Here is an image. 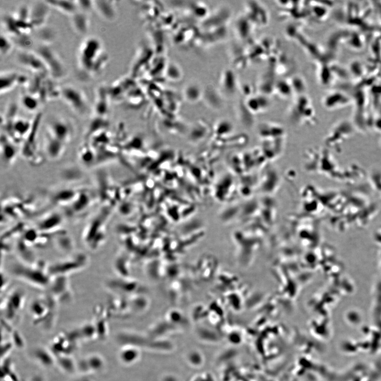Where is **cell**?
<instances>
[{"label":"cell","instance_id":"1","mask_svg":"<svg viewBox=\"0 0 381 381\" xmlns=\"http://www.w3.org/2000/svg\"><path fill=\"white\" fill-rule=\"evenodd\" d=\"M78 55L80 72L89 78L100 74L108 61L102 41L94 36L86 37L81 42Z\"/></svg>","mask_w":381,"mask_h":381},{"label":"cell","instance_id":"2","mask_svg":"<svg viewBox=\"0 0 381 381\" xmlns=\"http://www.w3.org/2000/svg\"><path fill=\"white\" fill-rule=\"evenodd\" d=\"M12 271L15 277L32 287L47 290L49 286L51 277L48 264L44 262L38 261L26 263L21 261L13 265Z\"/></svg>","mask_w":381,"mask_h":381},{"label":"cell","instance_id":"3","mask_svg":"<svg viewBox=\"0 0 381 381\" xmlns=\"http://www.w3.org/2000/svg\"><path fill=\"white\" fill-rule=\"evenodd\" d=\"M59 302L49 293L38 296L31 302L29 312L35 323H52L57 313Z\"/></svg>","mask_w":381,"mask_h":381},{"label":"cell","instance_id":"4","mask_svg":"<svg viewBox=\"0 0 381 381\" xmlns=\"http://www.w3.org/2000/svg\"><path fill=\"white\" fill-rule=\"evenodd\" d=\"M107 213L105 210L101 211L87 225L83 232L82 240L92 250L100 248L105 241V223Z\"/></svg>","mask_w":381,"mask_h":381},{"label":"cell","instance_id":"5","mask_svg":"<svg viewBox=\"0 0 381 381\" xmlns=\"http://www.w3.org/2000/svg\"><path fill=\"white\" fill-rule=\"evenodd\" d=\"M89 259L85 254L79 253L68 256L57 262L48 264L51 277L71 275L84 269L88 265Z\"/></svg>","mask_w":381,"mask_h":381},{"label":"cell","instance_id":"6","mask_svg":"<svg viewBox=\"0 0 381 381\" xmlns=\"http://www.w3.org/2000/svg\"><path fill=\"white\" fill-rule=\"evenodd\" d=\"M44 62L50 77L60 81L67 75V70L57 52L47 43H41L35 50Z\"/></svg>","mask_w":381,"mask_h":381},{"label":"cell","instance_id":"7","mask_svg":"<svg viewBox=\"0 0 381 381\" xmlns=\"http://www.w3.org/2000/svg\"><path fill=\"white\" fill-rule=\"evenodd\" d=\"M41 114L39 113L35 117L32 129L25 139L22 154L31 164L38 165L43 160V156L39 150L37 144V135L40 125Z\"/></svg>","mask_w":381,"mask_h":381},{"label":"cell","instance_id":"8","mask_svg":"<svg viewBox=\"0 0 381 381\" xmlns=\"http://www.w3.org/2000/svg\"><path fill=\"white\" fill-rule=\"evenodd\" d=\"M26 295L23 290L17 289L9 292L2 301V310L8 320H14L23 310L26 303Z\"/></svg>","mask_w":381,"mask_h":381},{"label":"cell","instance_id":"9","mask_svg":"<svg viewBox=\"0 0 381 381\" xmlns=\"http://www.w3.org/2000/svg\"><path fill=\"white\" fill-rule=\"evenodd\" d=\"M61 97L76 113L84 114L88 110V103L85 94L74 86L68 85L62 87Z\"/></svg>","mask_w":381,"mask_h":381},{"label":"cell","instance_id":"10","mask_svg":"<svg viewBox=\"0 0 381 381\" xmlns=\"http://www.w3.org/2000/svg\"><path fill=\"white\" fill-rule=\"evenodd\" d=\"M69 278L65 276L51 277L47 292L59 303L68 302L72 299L73 292Z\"/></svg>","mask_w":381,"mask_h":381},{"label":"cell","instance_id":"11","mask_svg":"<svg viewBox=\"0 0 381 381\" xmlns=\"http://www.w3.org/2000/svg\"><path fill=\"white\" fill-rule=\"evenodd\" d=\"M17 60L22 67L34 74H48L44 62L35 51L21 50L17 53Z\"/></svg>","mask_w":381,"mask_h":381},{"label":"cell","instance_id":"12","mask_svg":"<svg viewBox=\"0 0 381 381\" xmlns=\"http://www.w3.org/2000/svg\"><path fill=\"white\" fill-rule=\"evenodd\" d=\"M47 133L67 145L73 137L71 125L64 119H53L48 125Z\"/></svg>","mask_w":381,"mask_h":381},{"label":"cell","instance_id":"13","mask_svg":"<svg viewBox=\"0 0 381 381\" xmlns=\"http://www.w3.org/2000/svg\"><path fill=\"white\" fill-rule=\"evenodd\" d=\"M51 8L46 0L30 6V21L35 29L45 26Z\"/></svg>","mask_w":381,"mask_h":381},{"label":"cell","instance_id":"14","mask_svg":"<svg viewBox=\"0 0 381 381\" xmlns=\"http://www.w3.org/2000/svg\"><path fill=\"white\" fill-rule=\"evenodd\" d=\"M30 78L15 71L2 72L0 74V93L5 94L19 85H27Z\"/></svg>","mask_w":381,"mask_h":381},{"label":"cell","instance_id":"15","mask_svg":"<svg viewBox=\"0 0 381 381\" xmlns=\"http://www.w3.org/2000/svg\"><path fill=\"white\" fill-rule=\"evenodd\" d=\"M63 217L59 213H51L42 217L37 224V230L43 233L57 234L61 231Z\"/></svg>","mask_w":381,"mask_h":381},{"label":"cell","instance_id":"16","mask_svg":"<svg viewBox=\"0 0 381 381\" xmlns=\"http://www.w3.org/2000/svg\"><path fill=\"white\" fill-rule=\"evenodd\" d=\"M93 202L91 193L86 190H80L77 197L67 206V212L70 216L80 214L89 209Z\"/></svg>","mask_w":381,"mask_h":381},{"label":"cell","instance_id":"17","mask_svg":"<svg viewBox=\"0 0 381 381\" xmlns=\"http://www.w3.org/2000/svg\"><path fill=\"white\" fill-rule=\"evenodd\" d=\"M66 144L46 132L44 147L49 158L58 160L62 157L66 151Z\"/></svg>","mask_w":381,"mask_h":381},{"label":"cell","instance_id":"18","mask_svg":"<svg viewBox=\"0 0 381 381\" xmlns=\"http://www.w3.org/2000/svg\"><path fill=\"white\" fill-rule=\"evenodd\" d=\"M104 366L102 358L97 354H92L82 359L77 364V368L84 374L97 373Z\"/></svg>","mask_w":381,"mask_h":381},{"label":"cell","instance_id":"19","mask_svg":"<svg viewBox=\"0 0 381 381\" xmlns=\"http://www.w3.org/2000/svg\"><path fill=\"white\" fill-rule=\"evenodd\" d=\"M80 190L72 188H65L54 192L51 201L54 204L68 206L77 197Z\"/></svg>","mask_w":381,"mask_h":381},{"label":"cell","instance_id":"20","mask_svg":"<svg viewBox=\"0 0 381 381\" xmlns=\"http://www.w3.org/2000/svg\"><path fill=\"white\" fill-rule=\"evenodd\" d=\"M1 152L3 159L7 165L12 164L17 156V148L14 141L6 135L2 136Z\"/></svg>","mask_w":381,"mask_h":381},{"label":"cell","instance_id":"21","mask_svg":"<svg viewBox=\"0 0 381 381\" xmlns=\"http://www.w3.org/2000/svg\"><path fill=\"white\" fill-rule=\"evenodd\" d=\"M72 25L75 31L80 35L88 33L90 27V20L87 13L79 10L72 16Z\"/></svg>","mask_w":381,"mask_h":381},{"label":"cell","instance_id":"22","mask_svg":"<svg viewBox=\"0 0 381 381\" xmlns=\"http://www.w3.org/2000/svg\"><path fill=\"white\" fill-rule=\"evenodd\" d=\"M108 96L107 90L103 86H101L97 89L94 104L95 116L105 117L107 112Z\"/></svg>","mask_w":381,"mask_h":381},{"label":"cell","instance_id":"23","mask_svg":"<svg viewBox=\"0 0 381 381\" xmlns=\"http://www.w3.org/2000/svg\"><path fill=\"white\" fill-rule=\"evenodd\" d=\"M114 3L107 0H94V9L102 18L111 20L116 15Z\"/></svg>","mask_w":381,"mask_h":381},{"label":"cell","instance_id":"24","mask_svg":"<svg viewBox=\"0 0 381 381\" xmlns=\"http://www.w3.org/2000/svg\"><path fill=\"white\" fill-rule=\"evenodd\" d=\"M32 356L35 361L43 367H50L56 363V357L51 352L45 348L37 347L32 351Z\"/></svg>","mask_w":381,"mask_h":381},{"label":"cell","instance_id":"25","mask_svg":"<svg viewBox=\"0 0 381 381\" xmlns=\"http://www.w3.org/2000/svg\"><path fill=\"white\" fill-rule=\"evenodd\" d=\"M46 2L51 8L71 16L79 10L76 0H46Z\"/></svg>","mask_w":381,"mask_h":381},{"label":"cell","instance_id":"26","mask_svg":"<svg viewBox=\"0 0 381 381\" xmlns=\"http://www.w3.org/2000/svg\"><path fill=\"white\" fill-rule=\"evenodd\" d=\"M79 156L83 164L88 167L97 165L95 149L89 142L84 143L79 149Z\"/></svg>","mask_w":381,"mask_h":381},{"label":"cell","instance_id":"27","mask_svg":"<svg viewBox=\"0 0 381 381\" xmlns=\"http://www.w3.org/2000/svg\"><path fill=\"white\" fill-rule=\"evenodd\" d=\"M107 123L104 117L95 116L89 125L88 132L86 135V139L89 140L94 136L104 132Z\"/></svg>","mask_w":381,"mask_h":381},{"label":"cell","instance_id":"28","mask_svg":"<svg viewBox=\"0 0 381 381\" xmlns=\"http://www.w3.org/2000/svg\"><path fill=\"white\" fill-rule=\"evenodd\" d=\"M56 363L65 372L73 374L77 368V364L75 363L69 355H60L56 357Z\"/></svg>","mask_w":381,"mask_h":381},{"label":"cell","instance_id":"29","mask_svg":"<svg viewBox=\"0 0 381 381\" xmlns=\"http://www.w3.org/2000/svg\"><path fill=\"white\" fill-rule=\"evenodd\" d=\"M41 103L37 96L28 92L23 94L21 97L22 106L24 107L25 110L30 112L36 111Z\"/></svg>","mask_w":381,"mask_h":381},{"label":"cell","instance_id":"30","mask_svg":"<svg viewBox=\"0 0 381 381\" xmlns=\"http://www.w3.org/2000/svg\"><path fill=\"white\" fill-rule=\"evenodd\" d=\"M15 46L12 38L6 34H2L0 37V54L5 57L12 52Z\"/></svg>","mask_w":381,"mask_h":381},{"label":"cell","instance_id":"31","mask_svg":"<svg viewBox=\"0 0 381 381\" xmlns=\"http://www.w3.org/2000/svg\"><path fill=\"white\" fill-rule=\"evenodd\" d=\"M30 35H21L15 37H10L14 42L15 45L19 47L21 50H29L32 45V40Z\"/></svg>","mask_w":381,"mask_h":381},{"label":"cell","instance_id":"32","mask_svg":"<svg viewBox=\"0 0 381 381\" xmlns=\"http://www.w3.org/2000/svg\"><path fill=\"white\" fill-rule=\"evenodd\" d=\"M17 19L22 21L30 22V6L23 5L20 6L16 12L13 14Z\"/></svg>","mask_w":381,"mask_h":381},{"label":"cell","instance_id":"33","mask_svg":"<svg viewBox=\"0 0 381 381\" xmlns=\"http://www.w3.org/2000/svg\"><path fill=\"white\" fill-rule=\"evenodd\" d=\"M40 37L43 41V43H47L49 44V43L52 40L55 34L52 29L50 28H46L43 27L40 28Z\"/></svg>","mask_w":381,"mask_h":381},{"label":"cell","instance_id":"34","mask_svg":"<svg viewBox=\"0 0 381 381\" xmlns=\"http://www.w3.org/2000/svg\"><path fill=\"white\" fill-rule=\"evenodd\" d=\"M76 2L81 12L87 13L94 9V0H76Z\"/></svg>","mask_w":381,"mask_h":381},{"label":"cell","instance_id":"35","mask_svg":"<svg viewBox=\"0 0 381 381\" xmlns=\"http://www.w3.org/2000/svg\"><path fill=\"white\" fill-rule=\"evenodd\" d=\"M32 381H43V380H42L41 378H40L39 377H38V378H37L36 379H34L33 380H32Z\"/></svg>","mask_w":381,"mask_h":381}]
</instances>
